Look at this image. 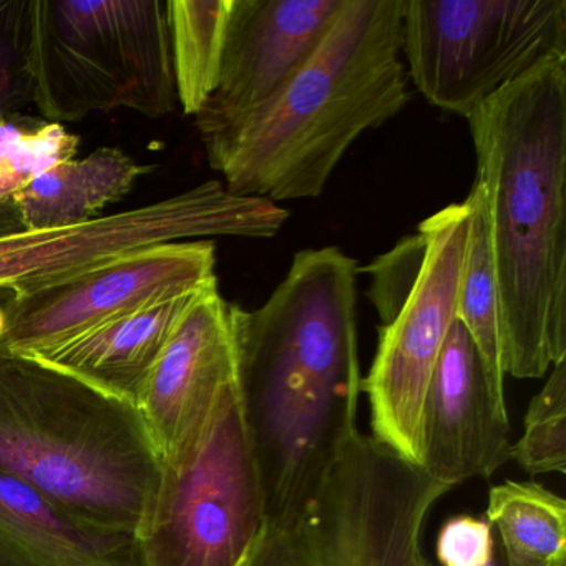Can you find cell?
Returning a JSON list of instances; mask_svg holds the SVG:
<instances>
[{
	"label": "cell",
	"instance_id": "cell-1",
	"mask_svg": "<svg viewBox=\"0 0 566 566\" xmlns=\"http://www.w3.org/2000/svg\"><path fill=\"white\" fill-rule=\"evenodd\" d=\"M357 273L340 248L297 251L263 306L231 304L241 409L266 523L303 509L359 433Z\"/></svg>",
	"mask_w": 566,
	"mask_h": 566
},
{
	"label": "cell",
	"instance_id": "cell-2",
	"mask_svg": "<svg viewBox=\"0 0 566 566\" xmlns=\"http://www.w3.org/2000/svg\"><path fill=\"white\" fill-rule=\"evenodd\" d=\"M502 314L503 367L538 379L566 359V57L469 117Z\"/></svg>",
	"mask_w": 566,
	"mask_h": 566
},
{
	"label": "cell",
	"instance_id": "cell-3",
	"mask_svg": "<svg viewBox=\"0 0 566 566\" xmlns=\"http://www.w3.org/2000/svg\"><path fill=\"white\" fill-rule=\"evenodd\" d=\"M406 0H347L310 61L266 102L200 135L231 195L311 200L354 142L409 104L400 59Z\"/></svg>",
	"mask_w": 566,
	"mask_h": 566
},
{
	"label": "cell",
	"instance_id": "cell-4",
	"mask_svg": "<svg viewBox=\"0 0 566 566\" xmlns=\"http://www.w3.org/2000/svg\"><path fill=\"white\" fill-rule=\"evenodd\" d=\"M0 470L81 518L142 535L161 457L134 403L0 347Z\"/></svg>",
	"mask_w": 566,
	"mask_h": 566
},
{
	"label": "cell",
	"instance_id": "cell-5",
	"mask_svg": "<svg viewBox=\"0 0 566 566\" xmlns=\"http://www.w3.org/2000/svg\"><path fill=\"white\" fill-rule=\"evenodd\" d=\"M31 104L52 124L128 108H177L168 0H31Z\"/></svg>",
	"mask_w": 566,
	"mask_h": 566
},
{
	"label": "cell",
	"instance_id": "cell-6",
	"mask_svg": "<svg viewBox=\"0 0 566 566\" xmlns=\"http://www.w3.org/2000/svg\"><path fill=\"white\" fill-rule=\"evenodd\" d=\"M450 490L359 432L303 509L266 523L248 566H430L423 532Z\"/></svg>",
	"mask_w": 566,
	"mask_h": 566
},
{
	"label": "cell",
	"instance_id": "cell-7",
	"mask_svg": "<svg viewBox=\"0 0 566 566\" xmlns=\"http://www.w3.org/2000/svg\"><path fill=\"white\" fill-rule=\"evenodd\" d=\"M266 526L238 379L170 455L142 532L147 566H248Z\"/></svg>",
	"mask_w": 566,
	"mask_h": 566
},
{
	"label": "cell",
	"instance_id": "cell-8",
	"mask_svg": "<svg viewBox=\"0 0 566 566\" xmlns=\"http://www.w3.org/2000/svg\"><path fill=\"white\" fill-rule=\"evenodd\" d=\"M400 55L427 102L467 118L552 57H566V0H406Z\"/></svg>",
	"mask_w": 566,
	"mask_h": 566
},
{
	"label": "cell",
	"instance_id": "cell-9",
	"mask_svg": "<svg viewBox=\"0 0 566 566\" xmlns=\"http://www.w3.org/2000/svg\"><path fill=\"white\" fill-rule=\"evenodd\" d=\"M290 218L286 208L256 197H237L218 180L150 205L102 214L62 230L0 238V290L15 293L81 273L118 254L168 241L276 237Z\"/></svg>",
	"mask_w": 566,
	"mask_h": 566
},
{
	"label": "cell",
	"instance_id": "cell-10",
	"mask_svg": "<svg viewBox=\"0 0 566 566\" xmlns=\"http://www.w3.org/2000/svg\"><path fill=\"white\" fill-rule=\"evenodd\" d=\"M470 221L472 211L465 200L419 224L427 240L422 270L396 316L380 327L373 366L363 379L370 436L410 465H422L423 407L459 313Z\"/></svg>",
	"mask_w": 566,
	"mask_h": 566
},
{
	"label": "cell",
	"instance_id": "cell-11",
	"mask_svg": "<svg viewBox=\"0 0 566 566\" xmlns=\"http://www.w3.org/2000/svg\"><path fill=\"white\" fill-rule=\"evenodd\" d=\"M213 240L128 251L64 280L14 293L0 347L41 357L118 317L218 283Z\"/></svg>",
	"mask_w": 566,
	"mask_h": 566
},
{
	"label": "cell",
	"instance_id": "cell-12",
	"mask_svg": "<svg viewBox=\"0 0 566 566\" xmlns=\"http://www.w3.org/2000/svg\"><path fill=\"white\" fill-rule=\"evenodd\" d=\"M347 0H231L217 85L198 137L266 104L317 51Z\"/></svg>",
	"mask_w": 566,
	"mask_h": 566
},
{
	"label": "cell",
	"instance_id": "cell-13",
	"mask_svg": "<svg viewBox=\"0 0 566 566\" xmlns=\"http://www.w3.org/2000/svg\"><path fill=\"white\" fill-rule=\"evenodd\" d=\"M510 449L509 412L493 400L479 349L457 317L427 390L420 469L455 489L490 479Z\"/></svg>",
	"mask_w": 566,
	"mask_h": 566
},
{
	"label": "cell",
	"instance_id": "cell-14",
	"mask_svg": "<svg viewBox=\"0 0 566 566\" xmlns=\"http://www.w3.org/2000/svg\"><path fill=\"white\" fill-rule=\"evenodd\" d=\"M230 307L218 283L198 291L148 380L138 409L161 459L207 420L238 379Z\"/></svg>",
	"mask_w": 566,
	"mask_h": 566
},
{
	"label": "cell",
	"instance_id": "cell-15",
	"mask_svg": "<svg viewBox=\"0 0 566 566\" xmlns=\"http://www.w3.org/2000/svg\"><path fill=\"white\" fill-rule=\"evenodd\" d=\"M0 566H147L138 533L81 518L0 470Z\"/></svg>",
	"mask_w": 566,
	"mask_h": 566
},
{
	"label": "cell",
	"instance_id": "cell-16",
	"mask_svg": "<svg viewBox=\"0 0 566 566\" xmlns=\"http://www.w3.org/2000/svg\"><path fill=\"white\" fill-rule=\"evenodd\" d=\"M195 294L118 317L34 359L140 407L155 366Z\"/></svg>",
	"mask_w": 566,
	"mask_h": 566
},
{
	"label": "cell",
	"instance_id": "cell-17",
	"mask_svg": "<svg viewBox=\"0 0 566 566\" xmlns=\"http://www.w3.org/2000/svg\"><path fill=\"white\" fill-rule=\"evenodd\" d=\"M150 168L120 148L102 147L82 160L49 168L12 197L29 231L62 230L101 218V211L134 190Z\"/></svg>",
	"mask_w": 566,
	"mask_h": 566
},
{
	"label": "cell",
	"instance_id": "cell-18",
	"mask_svg": "<svg viewBox=\"0 0 566 566\" xmlns=\"http://www.w3.org/2000/svg\"><path fill=\"white\" fill-rule=\"evenodd\" d=\"M485 520L502 539L503 566H566V502L539 483L492 486Z\"/></svg>",
	"mask_w": 566,
	"mask_h": 566
},
{
	"label": "cell",
	"instance_id": "cell-19",
	"mask_svg": "<svg viewBox=\"0 0 566 566\" xmlns=\"http://www.w3.org/2000/svg\"><path fill=\"white\" fill-rule=\"evenodd\" d=\"M467 201L472 211L469 247L459 291V317L472 337L485 366L490 392L502 410L505 402L502 314L496 293L495 268L490 244L489 218L482 187L473 180Z\"/></svg>",
	"mask_w": 566,
	"mask_h": 566
},
{
	"label": "cell",
	"instance_id": "cell-20",
	"mask_svg": "<svg viewBox=\"0 0 566 566\" xmlns=\"http://www.w3.org/2000/svg\"><path fill=\"white\" fill-rule=\"evenodd\" d=\"M231 0H168L178 104L185 115L201 111L220 74Z\"/></svg>",
	"mask_w": 566,
	"mask_h": 566
},
{
	"label": "cell",
	"instance_id": "cell-21",
	"mask_svg": "<svg viewBox=\"0 0 566 566\" xmlns=\"http://www.w3.org/2000/svg\"><path fill=\"white\" fill-rule=\"evenodd\" d=\"M81 138L62 124L19 114L0 118V203L12 200L49 168L74 160Z\"/></svg>",
	"mask_w": 566,
	"mask_h": 566
},
{
	"label": "cell",
	"instance_id": "cell-22",
	"mask_svg": "<svg viewBox=\"0 0 566 566\" xmlns=\"http://www.w3.org/2000/svg\"><path fill=\"white\" fill-rule=\"evenodd\" d=\"M530 475L566 472V359L552 367L546 382L530 400L522 436L510 449Z\"/></svg>",
	"mask_w": 566,
	"mask_h": 566
},
{
	"label": "cell",
	"instance_id": "cell-23",
	"mask_svg": "<svg viewBox=\"0 0 566 566\" xmlns=\"http://www.w3.org/2000/svg\"><path fill=\"white\" fill-rule=\"evenodd\" d=\"M31 0H0V118L31 102L28 24Z\"/></svg>",
	"mask_w": 566,
	"mask_h": 566
},
{
	"label": "cell",
	"instance_id": "cell-24",
	"mask_svg": "<svg viewBox=\"0 0 566 566\" xmlns=\"http://www.w3.org/2000/svg\"><path fill=\"white\" fill-rule=\"evenodd\" d=\"M427 240L422 231L403 238L384 256L377 258L366 273L373 276L369 296L384 324L389 323L412 291L426 260ZM382 324V326H384Z\"/></svg>",
	"mask_w": 566,
	"mask_h": 566
},
{
	"label": "cell",
	"instance_id": "cell-25",
	"mask_svg": "<svg viewBox=\"0 0 566 566\" xmlns=\"http://www.w3.org/2000/svg\"><path fill=\"white\" fill-rule=\"evenodd\" d=\"M437 558L442 566L489 565L495 558L492 525L479 516H452L437 536Z\"/></svg>",
	"mask_w": 566,
	"mask_h": 566
},
{
	"label": "cell",
	"instance_id": "cell-26",
	"mask_svg": "<svg viewBox=\"0 0 566 566\" xmlns=\"http://www.w3.org/2000/svg\"><path fill=\"white\" fill-rule=\"evenodd\" d=\"M24 230V223H22L21 214H19L14 201L9 200L0 203V238L21 233Z\"/></svg>",
	"mask_w": 566,
	"mask_h": 566
},
{
	"label": "cell",
	"instance_id": "cell-27",
	"mask_svg": "<svg viewBox=\"0 0 566 566\" xmlns=\"http://www.w3.org/2000/svg\"><path fill=\"white\" fill-rule=\"evenodd\" d=\"M14 290H0V336H2V329H4L6 310H8L9 301L14 296Z\"/></svg>",
	"mask_w": 566,
	"mask_h": 566
},
{
	"label": "cell",
	"instance_id": "cell-28",
	"mask_svg": "<svg viewBox=\"0 0 566 566\" xmlns=\"http://www.w3.org/2000/svg\"><path fill=\"white\" fill-rule=\"evenodd\" d=\"M485 566H503V562H500V559L496 558V555H495V558H493L492 562H490L489 565H485Z\"/></svg>",
	"mask_w": 566,
	"mask_h": 566
}]
</instances>
